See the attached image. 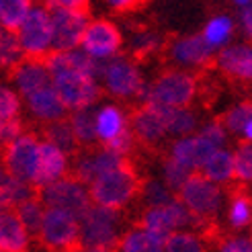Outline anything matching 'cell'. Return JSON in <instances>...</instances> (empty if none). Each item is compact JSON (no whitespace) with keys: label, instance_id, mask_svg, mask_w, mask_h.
Here are the masks:
<instances>
[{"label":"cell","instance_id":"6da1fadb","mask_svg":"<svg viewBox=\"0 0 252 252\" xmlns=\"http://www.w3.org/2000/svg\"><path fill=\"white\" fill-rule=\"evenodd\" d=\"M148 176L144 174L140 160L133 156H125L117 168L96 176L88 189L91 203L105 207L111 211H121L142 199Z\"/></svg>","mask_w":252,"mask_h":252},{"label":"cell","instance_id":"7a4b0ae2","mask_svg":"<svg viewBox=\"0 0 252 252\" xmlns=\"http://www.w3.org/2000/svg\"><path fill=\"white\" fill-rule=\"evenodd\" d=\"M199 72L162 68L148 88V100L172 109H189L199 103Z\"/></svg>","mask_w":252,"mask_h":252},{"label":"cell","instance_id":"3957f363","mask_svg":"<svg viewBox=\"0 0 252 252\" xmlns=\"http://www.w3.org/2000/svg\"><path fill=\"white\" fill-rule=\"evenodd\" d=\"M174 197L187 207V211L195 220V232L203 223L218 220V213L221 207V189L199 170H191L187 181L174 193Z\"/></svg>","mask_w":252,"mask_h":252},{"label":"cell","instance_id":"277c9868","mask_svg":"<svg viewBox=\"0 0 252 252\" xmlns=\"http://www.w3.org/2000/svg\"><path fill=\"white\" fill-rule=\"evenodd\" d=\"M158 60L162 62L164 68H170L172 64H181V66H193V72L213 70V64H216L213 47L205 43L201 33L189 37L166 33L164 39H162Z\"/></svg>","mask_w":252,"mask_h":252},{"label":"cell","instance_id":"5b68a950","mask_svg":"<svg viewBox=\"0 0 252 252\" xmlns=\"http://www.w3.org/2000/svg\"><path fill=\"white\" fill-rule=\"evenodd\" d=\"M121 211H111L98 205H91L80 223V244L86 248H98L117 252V242L121 238V223H123Z\"/></svg>","mask_w":252,"mask_h":252},{"label":"cell","instance_id":"8992f818","mask_svg":"<svg viewBox=\"0 0 252 252\" xmlns=\"http://www.w3.org/2000/svg\"><path fill=\"white\" fill-rule=\"evenodd\" d=\"M213 70L221 78L225 86L234 88L236 93H252V47L234 45L225 47L216 56Z\"/></svg>","mask_w":252,"mask_h":252},{"label":"cell","instance_id":"52a82bcc","mask_svg":"<svg viewBox=\"0 0 252 252\" xmlns=\"http://www.w3.org/2000/svg\"><path fill=\"white\" fill-rule=\"evenodd\" d=\"M80 242V223L70 213L60 209H45L35 244L45 252H62Z\"/></svg>","mask_w":252,"mask_h":252},{"label":"cell","instance_id":"ba28073f","mask_svg":"<svg viewBox=\"0 0 252 252\" xmlns=\"http://www.w3.org/2000/svg\"><path fill=\"white\" fill-rule=\"evenodd\" d=\"M52 39H54L52 15L41 6L29 10V15L23 21L19 31V41L25 54V62L37 64L43 56H47L52 52Z\"/></svg>","mask_w":252,"mask_h":252},{"label":"cell","instance_id":"9c48e42d","mask_svg":"<svg viewBox=\"0 0 252 252\" xmlns=\"http://www.w3.org/2000/svg\"><path fill=\"white\" fill-rule=\"evenodd\" d=\"M41 201L45 209H60L66 211L74 220H82L84 213L91 207V197H88L84 185L70 176H62L49 187L41 189Z\"/></svg>","mask_w":252,"mask_h":252},{"label":"cell","instance_id":"30bf717a","mask_svg":"<svg viewBox=\"0 0 252 252\" xmlns=\"http://www.w3.org/2000/svg\"><path fill=\"white\" fill-rule=\"evenodd\" d=\"M37 146H39V137L29 127V131L23 133L19 140L0 150V164L4 166L10 179L31 185L37 164Z\"/></svg>","mask_w":252,"mask_h":252},{"label":"cell","instance_id":"8fae6325","mask_svg":"<svg viewBox=\"0 0 252 252\" xmlns=\"http://www.w3.org/2000/svg\"><path fill=\"white\" fill-rule=\"evenodd\" d=\"M54 88L68 111L88 109L100 96H105V91L94 82V78L80 72H68L54 76Z\"/></svg>","mask_w":252,"mask_h":252},{"label":"cell","instance_id":"7c38bea8","mask_svg":"<svg viewBox=\"0 0 252 252\" xmlns=\"http://www.w3.org/2000/svg\"><path fill=\"white\" fill-rule=\"evenodd\" d=\"M105 94L121 98L125 103L148 100V86L144 84L142 72L129 62H113L105 68Z\"/></svg>","mask_w":252,"mask_h":252},{"label":"cell","instance_id":"4fadbf2b","mask_svg":"<svg viewBox=\"0 0 252 252\" xmlns=\"http://www.w3.org/2000/svg\"><path fill=\"white\" fill-rule=\"evenodd\" d=\"M80 45L84 49V54L91 58H111L117 52H121L123 35L113 21L98 19L88 23Z\"/></svg>","mask_w":252,"mask_h":252},{"label":"cell","instance_id":"5bb4252c","mask_svg":"<svg viewBox=\"0 0 252 252\" xmlns=\"http://www.w3.org/2000/svg\"><path fill=\"white\" fill-rule=\"evenodd\" d=\"M47 12L52 15L54 25L52 52H72L74 47H78L82 43V37L91 19L62 8H49Z\"/></svg>","mask_w":252,"mask_h":252},{"label":"cell","instance_id":"9a60e30c","mask_svg":"<svg viewBox=\"0 0 252 252\" xmlns=\"http://www.w3.org/2000/svg\"><path fill=\"white\" fill-rule=\"evenodd\" d=\"M66 170H68V156L54 144L39 140V146H37V164H35V174L31 185L37 189H45L58 179H62Z\"/></svg>","mask_w":252,"mask_h":252},{"label":"cell","instance_id":"2e32d148","mask_svg":"<svg viewBox=\"0 0 252 252\" xmlns=\"http://www.w3.org/2000/svg\"><path fill=\"white\" fill-rule=\"evenodd\" d=\"M29 127L37 133V137L43 142L54 144L56 148H60L62 152L68 156V160L76 158L80 154V144L76 142V135L72 131V125H70V113L66 117H60L54 121H39L35 125H29Z\"/></svg>","mask_w":252,"mask_h":252},{"label":"cell","instance_id":"e0dca14e","mask_svg":"<svg viewBox=\"0 0 252 252\" xmlns=\"http://www.w3.org/2000/svg\"><path fill=\"white\" fill-rule=\"evenodd\" d=\"M228 195L230 207H228V221L234 230H244L252 225V193L246 183L232 181L223 187Z\"/></svg>","mask_w":252,"mask_h":252},{"label":"cell","instance_id":"ac0fdd59","mask_svg":"<svg viewBox=\"0 0 252 252\" xmlns=\"http://www.w3.org/2000/svg\"><path fill=\"white\" fill-rule=\"evenodd\" d=\"M218 152V148L211 142L203 140L201 135L197 137H187V140H179L170 148V156L183 164L187 170H197L205 164V162Z\"/></svg>","mask_w":252,"mask_h":252},{"label":"cell","instance_id":"d6986e66","mask_svg":"<svg viewBox=\"0 0 252 252\" xmlns=\"http://www.w3.org/2000/svg\"><path fill=\"white\" fill-rule=\"evenodd\" d=\"M0 252H31V238L10 209L0 213Z\"/></svg>","mask_w":252,"mask_h":252},{"label":"cell","instance_id":"ffe728a7","mask_svg":"<svg viewBox=\"0 0 252 252\" xmlns=\"http://www.w3.org/2000/svg\"><path fill=\"white\" fill-rule=\"evenodd\" d=\"M27 105H29L31 113L39 121H54V119L68 115V109L60 100L54 86L41 88V91H37L35 94L27 96Z\"/></svg>","mask_w":252,"mask_h":252},{"label":"cell","instance_id":"44dd1931","mask_svg":"<svg viewBox=\"0 0 252 252\" xmlns=\"http://www.w3.org/2000/svg\"><path fill=\"white\" fill-rule=\"evenodd\" d=\"M17 82V88L19 93L27 98L31 94H35L37 91H41V88H47L52 84V74L47 72L45 66L41 64H33V62H25V64L12 74V78Z\"/></svg>","mask_w":252,"mask_h":252},{"label":"cell","instance_id":"7402d4cb","mask_svg":"<svg viewBox=\"0 0 252 252\" xmlns=\"http://www.w3.org/2000/svg\"><path fill=\"white\" fill-rule=\"evenodd\" d=\"M25 64V54L19 41V35L8 33L6 29L0 27V70L6 74L10 80L21 66Z\"/></svg>","mask_w":252,"mask_h":252},{"label":"cell","instance_id":"603a6c76","mask_svg":"<svg viewBox=\"0 0 252 252\" xmlns=\"http://www.w3.org/2000/svg\"><path fill=\"white\" fill-rule=\"evenodd\" d=\"M117 252H164V242L144 230H125L117 242Z\"/></svg>","mask_w":252,"mask_h":252},{"label":"cell","instance_id":"cb8c5ba5","mask_svg":"<svg viewBox=\"0 0 252 252\" xmlns=\"http://www.w3.org/2000/svg\"><path fill=\"white\" fill-rule=\"evenodd\" d=\"M96 113L91 109H82V111H70V125L72 131L76 135V142L80 148L98 144L96 137Z\"/></svg>","mask_w":252,"mask_h":252},{"label":"cell","instance_id":"d4e9b609","mask_svg":"<svg viewBox=\"0 0 252 252\" xmlns=\"http://www.w3.org/2000/svg\"><path fill=\"white\" fill-rule=\"evenodd\" d=\"M199 172L207 176L209 181L213 183H220V185H228L234 181V160L232 154L225 152V150H218L203 166L199 168Z\"/></svg>","mask_w":252,"mask_h":252},{"label":"cell","instance_id":"484cf974","mask_svg":"<svg viewBox=\"0 0 252 252\" xmlns=\"http://www.w3.org/2000/svg\"><path fill=\"white\" fill-rule=\"evenodd\" d=\"M41 189H37L33 185H27V183H21V181H15V179H8L0 185V205L2 209H17L19 205H23L25 201H29L31 197H35L39 193Z\"/></svg>","mask_w":252,"mask_h":252},{"label":"cell","instance_id":"4316f807","mask_svg":"<svg viewBox=\"0 0 252 252\" xmlns=\"http://www.w3.org/2000/svg\"><path fill=\"white\" fill-rule=\"evenodd\" d=\"M31 10V0H0V27L19 35L23 21Z\"/></svg>","mask_w":252,"mask_h":252},{"label":"cell","instance_id":"83f0119b","mask_svg":"<svg viewBox=\"0 0 252 252\" xmlns=\"http://www.w3.org/2000/svg\"><path fill=\"white\" fill-rule=\"evenodd\" d=\"M125 125H127V121H125V115L117 109V107H105L100 109L96 113V137L100 144H105L109 140H113Z\"/></svg>","mask_w":252,"mask_h":252},{"label":"cell","instance_id":"f1b7e54d","mask_svg":"<svg viewBox=\"0 0 252 252\" xmlns=\"http://www.w3.org/2000/svg\"><path fill=\"white\" fill-rule=\"evenodd\" d=\"M17 213V218L21 220V223L25 225L29 238L35 240L37 234H39V228H41V220H43V201H41V191L37 193L35 197H31L29 201H25L23 205H19L17 209H12Z\"/></svg>","mask_w":252,"mask_h":252},{"label":"cell","instance_id":"f546056e","mask_svg":"<svg viewBox=\"0 0 252 252\" xmlns=\"http://www.w3.org/2000/svg\"><path fill=\"white\" fill-rule=\"evenodd\" d=\"M216 121L232 133H242L248 121H252V94L246 96L242 103H238L236 107H230L225 113L218 115Z\"/></svg>","mask_w":252,"mask_h":252},{"label":"cell","instance_id":"4dcf8cb0","mask_svg":"<svg viewBox=\"0 0 252 252\" xmlns=\"http://www.w3.org/2000/svg\"><path fill=\"white\" fill-rule=\"evenodd\" d=\"M164 252H209L207 244L193 232H172L164 242Z\"/></svg>","mask_w":252,"mask_h":252},{"label":"cell","instance_id":"1f68e13d","mask_svg":"<svg viewBox=\"0 0 252 252\" xmlns=\"http://www.w3.org/2000/svg\"><path fill=\"white\" fill-rule=\"evenodd\" d=\"M234 31V25L228 17H213L207 25H205V29L203 33H201V37L205 39L207 45L211 47H218L221 43H225L230 39V35Z\"/></svg>","mask_w":252,"mask_h":252},{"label":"cell","instance_id":"d6a6232c","mask_svg":"<svg viewBox=\"0 0 252 252\" xmlns=\"http://www.w3.org/2000/svg\"><path fill=\"white\" fill-rule=\"evenodd\" d=\"M232 160H234V179L240 183H252V144L242 140L238 142Z\"/></svg>","mask_w":252,"mask_h":252},{"label":"cell","instance_id":"836d02e7","mask_svg":"<svg viewBox=\"0 0 252 252\" xmlns=\"http://www.w3.org/2000/svg\"><path fill=\"white\" fill-rule=\"evenodd\" d=\"M166 119H168V133H170V137L191 133L195 129V125H197L195 115L189 109H172V107H168Z\"/></svg>","mask_w":252,"mask_h":252},{"label":"cell","instance_id":"e575fe53","mask_svg":"<svg viewBox=\"0 0 252 252\" xmlns=\"http://www.w3.org/2000/svg\"><path fill=\"white\" fill-rule=\"evenodd\" d=\"M142 199L146 201L144 207H164V205L172 203L176 197H174V193L170 191L168 187H164V185H160V183H156V181H150V179H148Z\"/></svg>","mask_w":252,"mask_h":252},{"label":"cell","instance_id":"d590c367","mask_svg":"<svg viewBox=\"0 0 252 252\" xmlns=\"http://www.w3.org/2000/svg\"><path fill=\"white\" fill-rule=\"evenodd\" d=\"M29 131V123L23 121V117H12V119H2L0 121V150L10 146L23 133Z\"/></svg>","mask_w":252,"mask_h":252},{"label":"cell","instance_id":"8d00e7d4","mask_svg":"<svg viewBox=\"0 0 252 252\" xmlns=\"http://www.w3.org/2000/svg\"><path fill=\"white\" fill-rule=\"evenodd\" d=\"M162 170H164V179H166L168 189H172L174 193L179 191L181 185L187 181V176H189V170L183 164H179V162H176L172 156L162 160Z\"/></svg>","mask_w":252,"mask_h":252},{"label":"cell","instance_id":"74e56055","mask_svg":"<svg viewBox=\"0 0 252 252\" xmlns=\"http://www.w3.org/2000/svg\"><path fill=\"white\" fill-rule=\"evenodd\" d=\"M21 115V96L10 91L8 86L0 84V121Z\"/></svg>","mask_w":252,"mask_h":252},{"label":"cell","instance_id":"f35d334b","mask_svg":"<svg viewBox=\"0 0 252 252\" xmlns=\"http://www.w3.org/2000/svg\"><path fill=\"white\" fill-rule=\"evenodd\" d=\"M41 8H62V10H70L76 15L88 17L91 19V0H41Z\"/></svg>","mask_w":252,"mask_h":252},{"label":"cell","instance_id":"ab89813d","mask_svg":"<svg viewBox=\"0 0 252 252\" xmlns=\"http://www.w3.org/2000/svg\"><path fill=\"white\" fill-rule=\"evenodd\" d=\"M152 0H109V6L115 15H133V12H140L142 8H146Z\"/></svg>","mask_w":252,"mask_h":252},{"label":"cell","instance_id":"60d3db41","mask_svg":"<svg viewBox=\"0 0 252 252\" xmlns=\"http://www.w3.org/2000/svg\"><path fill=\"white\" fill-rule=\"evenodd\" d=\"M203 140H207V142H211L213 146H221L223 142H225V129L221 127V125L213 119V121H209L203 129H201V133H199Z\"/></svg>","mask_w":252,"mask_h":252},{"label":"cell","instance_id":"b9f144b4","mask_svg":"<svg viewBox=\"0 0 252 252\" xmlns=\"http://www.w3.org/2000/svg\"><path fill=\"white\" fill-rule=\"evenodd\" d=\"M220 252H252V242L246 240V238H230V240H225L220 248Z\"/></svg>","mask_w":252,"mask_h":252},{"label":"cell","instance_id":"7bdbcfd3","mask_svg":"<svg viewBox=\"0 0 252 252\" xmlns=\"http://www.w3.org/2000/svg\"><path fill=\"white\" fill-rule=\"evenodd\" d=\"M242 25H244L246 41H248V47H250L252 45V2H248L242 8Z\"/></svg>","mask_w":252,"mask_h":252},{"label":"cell","instance_id":"ee69618b","mask_svg":"<svg viewBox=\"0 0 252 252\" xmlns=\"http://www.w3.org/2000/svg\"><path fill=\"white\" fill-rule=\"evenodd\" d=\"M62 252H109V250H98V248H86V246H82V244L78 242V244H74V246H70V248H66V250H62Z\"/></svg>","mask_w":252,"mask_h":252},{"label":"cell","instance_id":"f6af8a7d","mask_svg":"<svg viewBox=\"0 0 252 252\" xmlns=\"http://www.w3.org/2000/svg\"><path fill=\"white\" fill-rule=\"evenodd\" d=\"M244 140L242 142H248V144H252V121H248V125L244 127Z\"/></svg>","mask_w":252,"mask_h":252},{"label":"cell","instance_id":"bcb514c9","mask_svg":"<svg viewBox=\"0 0 252 252\" xmlns=\"http://www.w3.org/2000/svg\"><path fill=\"white\" fill-rule=\"evenodd\" d=\"M8 179V174H6V170H4V166L2 164H0V185H2L4 181Z\"/></svg>","mask_w":252,"mask_h":252},{"label":"cell","instance_id":"7dc6e473","mask_svg":"<svg viewBox=\"0 0 252 252\" xmlns=\"http://www.w3.org/2000/svg\"><path fill=\"white\" fill-rule=\"evenodd\" d=\"M236 2H238V4H248L250 0H236Z\"/></svg>","mask_w":252,"mask_h":252},{"label":"cell","instance_id":"c3c4849f","mask_svg":"<svg viewBox=\"0 0 252 252\" xmlns=\"http://www.w3.org/2000/svg\"><path fill=\"white\" fill-rule=\"evenodd\" d=\"M250 242H252V225H250Z\"/></svg>","mask_w":252,"mask_h":252},{"label":"cell","instance_id":"681fc988","mask_svg":"<svg viewBox=\"0 0 252 252\" xmlns=\"http://www.w3.org/2000/svg\"><path fill=\"white\" fill-rule=\"evenodd\" d=\"M2 211H4V209H2V205H0V213H2Z\"/></svg>","mask_w":252,"mask_h":252}]
</instances>
